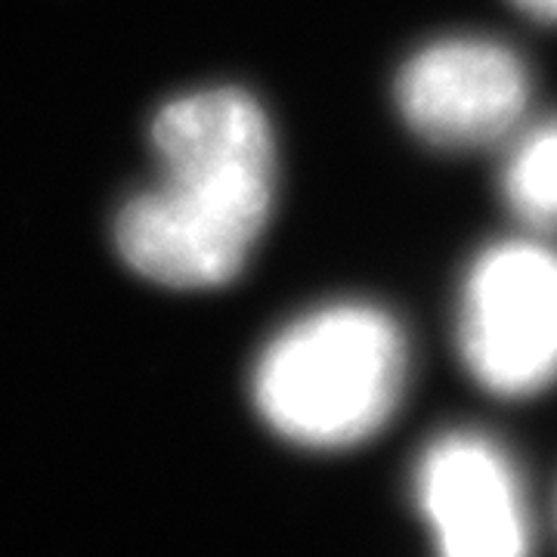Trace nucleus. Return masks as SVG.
<instances>
[{
  "instance_id": "1",
  "label": "nucleus",
  "mask_w": 557,
  "mask_h": 557,
  "mask_svg": "<svg viewBox=\"0 0 557 557\" xmlns=\"http://www.w3.org/2000/svg\"><path fill=\"white\" fill-rule=\"evenodd\" d=\"M159 180L115 218L121 260L168 288H214L239 273L276 196V143L255 97L208 87L152 121Z\"/></svg>"
},
{
  "instance_id": "2",
  "label": "nucleus",
  "mask_w": 557,
  "mask_h": 557,
  "mask_svg": "<svg viewBox=\"0 0 557 557\" xmlns=\"http://www.w3.org/2000/svg\"><path fill=\"white\" fill-rule=\"evenodd\" d=\"M409 381V344L375 304H329L285 325L255 366L263 421L307 449H347L394 418Z\"/></svg>"
},
{
  "instance_id": "3",
  "label": "nucleus",
  "mask_w": 557,
  "mask_h": 557,
  "mask_svg": "<svg viewBox=\"0 0 557 557\" xmlns=\"http://www.w3.org/2000/svg\"><path fill=\"white\" fill-rule=\"evenodd\" d=\"M458 354L496 397H536L557 384V251L533 239L480 251L461 282Z\"/></svg>"
},
{
  "instance_id": "4",
  "label": "nucleus",
  "mask_w": 557,
  "mask_h": 557,
  "mask_svg": "<svg viewBox=\"0 0 557 557\" xmlns=\"http://www.w3.org/2000/svg\"><path fill=\"white\" fill-rule=\"evenodd\" d=\"M530 69L515 47L480 35L437 38L399 69L397 109L437 149L471 152L511 139L530 106Z\"/></svg>"
},
{
  "instance_id": "5",
  "label": "nucleus",
  "mask_w": 557,
  "mask_h": 557,
  "mask_svg": "<svg viewBox=\"0 0 557 557\" xmlns=\"http://www.w3.org/2000/svg\"><path fill=\"white\" fill-rule=\"evenodd\" d=\"M412 496L437 557H530L533 518L518 465L480 431H446L416 461Z\"/></svg>"
},
{
  "instance_id": "6",
  "label": "nucleus",
  "mask_w": 557,
  "mask_h": 557,
  "mask_svg": "<svg viewBox=\"0 0 557 557\" xmlns=\"http://www.w3.org/2000/svg\"><path fill=\"white\" fill-rule=\"evenodd\" d=\"M498 189L520 223L530 230H557V115L511 137Z\"/></svg>"
},
{
  "instance_id": "7",
  "label": "nucleus",
  "mask_w": 557,
  "mask_h": 557,
  "mask_svg": "<svg viewBox=\"0 0 557 557\" xmlns=\"http://www.w3.org/2000/svg\"><path fill=\"white\" fill-rule=\"evenodd\" d=\"M518 10L539 22H555L557 25V0H511Z\"/></svg>"
}]
</instances>
